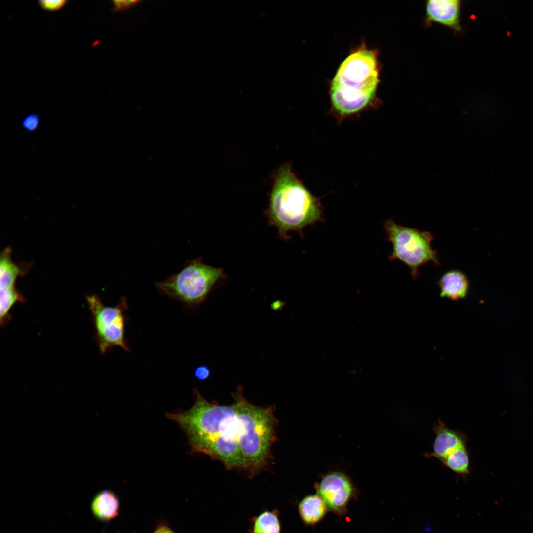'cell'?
I'll use <instances>...</instances> for the list:
<instances>
[{
	"label": "cell",
	"mask_w": 533,
	"mask_h": 533,
	"mask_svg": "<svg viewBox=\"0 0 533 533\" xmlns=\"http://www.w3.org/2000/svg\"><path fill=\"white\" fill-rule=\"evenodd\" d=\"M298 512L305 524L314 525L325 516L328 508L321 497L310 495L303 498L298 504Z\"/></svg>",
	"instance_id": "13"
},
{
	"label": "cell",
	"mask_w": 533,
	"mask_h": 533,
	"mask_svg": "<svg viewBox=\"0 0 533 533\" xmlns=\"http://www.w3.org/2000/svg\"><path fill=\"white\" fill-rule=\"evenodd\" d=\"M380 67L376 50L364 42L353 49L340 63L329 84L334 111L347 116L374 103L380 81Z\"/></svg>",
	"instance_id": "2"
},
{
	"label": "cell",
	"mask_w": 533,
	"mask_h": 533,
	"mask_svg": "<svg viewBox=\"0 0 533 533\" xmlns=\"http://www.w3.org/2000/svg\"><path fill=\"white\" fill-rule=\"evenodd\" d=\"M426 21L438 22L456 31H460V1L429 0L426 6Z\"/></svg>",
	"instance_id": "10"
},
{
	"label": "cell",
	"mask_w": 533,
	"mask_h": 533,
	"mask_svg": "<svg viewBox=\"0 0 533 533\" xmlns=\"http://www.w3.org/2000/svg\"><path fill=\"white\" fill-rule=\"evenodd\" d=\"M233 397L237 412V439L244 470L252 477L268 462L275 439L276 419L273 407L253 404L244 398L240 390Z\"/></svg>",
	"instance_id": "4"
},
{
	"label": "cell",
	"mask_w": 533,
	"mask_h": 533,
	"mask_svg": "<svg viewBox=\"0 0 533 533\" xmlns=\"http://www.w3.org/2000/svg\"><path fill=\"white\" fill-rule=\"evenodd\" d=\"M10 249L1 253L0 260V289L15 287L16 278L20 274V268L11 260Z\"/></svg>",
	"instance_id": "15"
},
{
	"label": "cell",
	"mask_w": 533,
	"mask_h": 533,
	"mask_svg": "<svg viewBox=\"0 0 533 533\" xmlns=\"http://www.w3.org/2000/svg\"><path fill=\"white\" fill-rule=\"evenodd\" d=\"M120 501L113 491L103 490L98 493L91 503V510L94 516L102 521H109L118 516Z\"/></svg>",
	"instance_id": "12"
},
{
	"label": "cell",
	"mask_w": 533,
	"mask_h": 533,
	"mask_svg": "<svg viewBox=\"0 0 533 533\" xmlns=\"http://www.w3.org/2000/svg\"><path fill=\"white\" fill-rule=\"evenodd\" d=\"M66 0H48L39 1V4L43 9L49 11H55L63 7L67 2Z\"/></svg>",
	"instance_id": "18"
},
{
	"label": "cell",
	"mask_w": 533,
	"mask_h": 533,
	"mask_svg": "<svg viewBox=\"0 0 533 533\" xmlns=\"http://www.w3.org/2000/svg\"><path fill=\"white\" fill-rule=\"evenodd\" d=\"M384 228L387 240L392 244L389 259L398 260L407 266L414 280L422 265L429 263L440 265L437 253L432 247L434 235L431 232L402 226L391 219L384 222Z\"/></svg>",
	"instance_id": "6"
},
{
	"label": "cell",
	"mask_w": 533,
	"mask_h": 533,
	"mask_svg": "<svg viewBox=\"0 0 533 533\" xmlns=\"http://www.w3.org/2000/svg\"><path fill=\"white\" fill-rule=\"evenodd\" d=\"M114 10L118 11L124 10L137 4L139 1L134 0H117L113 1Z\"/></svg>",
	"instance_id": "19"
},
{
	"label": "cell",
	"mask_w": 533,
	"mask_h": 533,
	"mask_svg": "<svg viewBox=\"0 0 533 533\" xmlns=\"http://www.w3.org/2000/svg\"><path fill=\"white\" fill-rule=\"evenodd\" d=\"M40 124L39 115L36 113L30 114L26 115L21 122L22 128L28 132H33L37 131Z\"/></svg>",
	"instance_id": "17"
},
{
	"label": "cell",
	"mask_w": 533,
	"mask_h": 533,
	"mask_svg": "<svg viewBox=\"0 0 533 533\" xmlns=\"http://www.w3.org/2000/svg\"><path fill=\"white\" fill-rule=\"evenodd\" d=\"M86 298L100 352L104 354L116 346L129 351L124 336L126 298H122L115 307L106 306L95 294L87 295Z\"/></svg>",
	"instance_id": "7"
},
{
	"label": "cell",
	"mask_w": 533,
	"mask_h": 533,
	"mask_svg": "<svg viewBox=\"0 0 533 533\" xmlns=\"http://www.w3.org/2000/svg\"><path fill=\"white\" fill-rule=\"evenodd\" d=\"M193 406L183 412L166 413L185 432L194 452L220 461L229 470L244 469L237 439V412L233 403L220 405L195 391Z\"/></svg>",
	"instance_id": "1"
},
{
	"label": "cell",
	"mask_w": 533,
	"mask_h": 533,
	"mask_svg": "<svg viewBox=\"0 0 533 533\" xmlns=\"http://www.w3.org/2000/svg\"><path fill=\"white\" fill-rule=\"evenodd\" d=\"M446 467L457 474L465 476L469 473V456L466 444L457 448L441 461Z\"/></svg>",
	"instance_id": "16"
},
{
	"label": "cell",
	"mask_w": 533,
	"mask_h": 533,
	"mask_svg": "<svg viewBox=\"0 0 533 533\" xmlns=\"http://www.w3.org/2000/svg\"><path fill=\"white\" fill-rule=\"evenodd\" d=\"M152 533H175L165 521H161L156 525Z\"/></svg>",
	"instance_id": "21"
},
{
	"label": "cell",
	"mask_w": 533,
	"mask_h": 533,
	"mask_svg": "<svg viewBox=\"0 0 533 533\" xmlns=\"http://www.w3.org/2000/svg\"><path fill=\"white\" fill-rule=\"evenodd\" d=\"M269 222L283 237L300 231L322 218L319 201L305 188L288 164L278 170L266 213Z\"/></svg>",
	"instance_id": "3"
},
{
	"label": "cell",
	"mask_w": 533,
	"mask_h": 533,
	"mask_svg": "<svg viewBox=\"0 0 533 533\" xmlns=\"http://www.w3.org/2000/svg\"><path fill=\"white\" fill-rule=\"evenodd\" d=\"M435 438L432 451L426 455L441 461L448 454L459 446L466 444V438L462 432L448 428L440 419L434 424Z\"/></svg>",
	"instance_id": "9"
},
{
	"label": "cell",
	"mask_w": 533,
	"mask_h": 533,
	"mask_svg": "<svg viewBox=\"0 0 533 533\" xmlns=\"http://www.w3.org/2000/svg\"><path fill=\"white\" fill-rule=\"evenodd\" d=\"M277 509L264 510L252 518L249 533H281V526Z\"/></svg>",
	"instance_id": "14"
},
{
	"label": "cell",
	"mask_w": 533,
	"mask_h": 533,
	"mask_svg": "<svg viewBox=\"0 0 533 533\" xmlns=\"http://www.w3.org/2000/svg\"><path fill=\"white\" fill-rule=\"evenodd\" d=\"M317 494L324 501L328 509L341 515L355 495L351 480L344 474L334 471L325 475L316 485Z\"/></svg>",
	"instance_id": "8"
},
{
	"label": "cell",
	"mask_w": 533,
	"mask_h": 533,
	"mask_svg": "<svg viewBox=\"0 0 533 533\" xmlns=\"http://www.w3.org/2000/svg\"><path fill=\"white\" fill-rule=\"evenodd\" d=\"M440 288V296L452 300L465 298L468 292L469 280L462 271L453 269L444 273L438 281Z\"/></svg>",
	"instance_id": "11"
},
{
	"label": "cell",
	"mask_w": 533,
	"mask_h": 533,
	"mask_svg": "<svg viewBox=\"0 0 533 533\" xmlns=\"http://www.w3.org/2000/svg\"><path fill=\"white\" fill-rule=\"evenodd\" d=\"M194 375L197 379L203 380L209 377L210 371L208 367L205 366H200L196 368L194 371Z\"/></svg>",
	"instance_id": "20"
},
{
	"label": "cell",
	"mask_w": 533,
	"mask_h": 533,
	"mask_svg": "<svg viewBox=\"0 0 533 533\" xmlns=\"http://www.w3.org/2000/svg\"><path fill=\"white\" fill-rule=\"evenodd\" d=\"M224 276L222 269L205 264L199 257L187 261L179 272L156 282L155 286L163 295L193 305L204 300Z\"/></svg>",
	"instance_id": "5"
}]
</instances>
